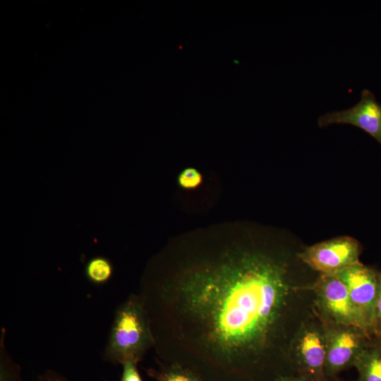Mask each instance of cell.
<instances>
[{
  "instance_id": "6da1fadb",
  "label": "cell",
  "mask_w": 381,
  "mask_h": 381,
  "mask_svg": "<svg viewBox=\"0 0 381 381\" xmlns=\"http://www.w3.org/2000/svg\"><path fill=\"white\" fill-rule=\"evenodd\" d=\"M287 291L280 258L229 242L181 261L160 298L186 348L231 364L268 344Z\"/></svg>"
},
{
  "instance_id": "7a4b0ae2",
  "label": "cell",
  "mask_w": 381,
  "mask_h": 381,
  "mask_svg": "<svg viewBox=\"0 0 381 381\" xmlns=\"http://www.w3.org/2000/svg\"><path fill=\"white\" fill-rule=\"evenodd\" d=\"M153 344L144 300L131 295L116 310L104 358L114 363L122 364L128 360L138 363Z\"/></svg>"
},
{
  "instance_id": "3957f363",
  "label": "cell",
  "mask_w": 381,
  "mask_h": 381,
  "mask_svg": "<svg viewBox=\"0 0 381 381\" xmlns=\"http://www.w3.org/2000/svg\"><path fill=\"white\" fill-rule=\"evenodd\" d=\"M333 274L345 284L361 329L365 332H373L377 272L358 262Z\"/></svg>"
},
{
  "instance_id": "277c9868",
  "label": "cell",
  "mask_w": 381,
  "mask_h": 381,
  "mask_svg": "<svg viewBox=\"0 0 381 381\" xmlns=\"http://www.w3.org/2000/svg\"><path fill=\"white\" fill-rule=\"evenodd\" d=\"M361 244L349 236L337 237L307 248L299 256L311 268L332 274L359 262Z\"/></svg>"
},
{
  "instance_id": "5b68a950",
  "label": "cell",
  "mask_w": 381,
  "mask_h": 381,
  "mask_svg": "<svg viewBox=\"0 0 381 381\" xmlns=\"http://www.w3.org/2000/svg\"><path fill=\"white\" fill-rule=\"evenodd\" d=\"M318 124L320 128L332 124L352 125L369 134L381 145V104L368 89L362 90L361 99L355 105L320 116Z\"/></svg>"
},
{
  "instance_id": "8992f818",
  "label": "cell",
  "mask_w": 381,
  "mask_h": 381,
  "mask_svg": "<svg viewBox=\"0 0 381 381\" xmlns=\"http://www.w3.org/2000/svg\"><path fill=\"white\" fill-rule=\"evenodd\" d=\"M318 289L322 306L334 321L362 330L348 290L337 276L322 274Z\"/></svg>"
},
{
  "instance_id": "52a82bcc",
  "label": "cell",
  "mask_w": 381,
  "mask_h": 381,
  "mask_svg": "<svg viewBox=\"0 0 381 381\" xmlns=\"http://www.w3.org/2000/svg\"><path fill=\"white\" fill-rule=\"evenodd\" d=\"M365 349L363 339L356 331L346 328L333 332L327 344L324 373L332 375L356 363Z\"/></svg>"
},
{
  "instance_id": "ba28073f",
  "label": "cell",
  "mask_w": 381,
  "mask_h": 381,
  "mask_svg": "<svg viewBox=\"0 0 381 381\" xmlns=\"http://www.w3.org/2000/svg\"><path fill=\"white\" fill-rule=\"evenodd\" d=\"M298 361L304 370L313 375L324 373L327 345L315 330H307L298 342Z\"/></svg>"
},
{
  "instance_id": "9c48e42d",
  "label": "cell",
  "mask_w": 381,
  "mask_h": 381,
  "mask_svg": "<svg viewBox=\"0 0 381 381\" xmlns=\"http://www.w3.org/2000/svg\"><path fill=\"white\" fill-rule=\"evenodd\" d=\"M355 365L361 381H381V346L366 347Z\"/></svg>"
},
{
  "instance_id": "30bf717a",
  "label": "cell",
  "mask_w": 381,
  "mask_h": 381,
  "mask_svg": "<svg viewBox=\"0 0 381 381\" xmlns=\"http://www.w3.org/2000/svg\"><path fill=\"white\" fill-rule=\"evenodd\" d=\"M85 272L90 281L95 284H102L111 278L113 267L108 259L97 256L87 262Z\"/></svg>"
},
{
  "instance_id": "8fae6325",
  "label": "cell",
  "mask_w": 381,
  "mask_h": 381,
  "mask_svg": "<svg viewBox=\"0 0 381 381\" xmlns=\"http://www.w3.org/2000/svg\"><path fill=\"white\" fill-rule=\"evenodd\" d=\"M1 344L0 381H23L20 367L11 358Z\"/></svg>"
},
{
  "instance_id": "7c38bea8",
  "label": "cell",
  "mask_w": 381,
  "mask_h": 381,
  "mask_svg": "<svg viewBox=\"0 0 381 381\" xmlns=\"http://www.w3.org/2000/svg\"><path fill=\"white\" fill-rule=\"evenodd\" d=\"M202 175L199 171L193 167L183 169L178 177L180 186L186 189L197 188L202 183Z\"/></svg>"
},
{
  "instance_id": "4fadbf2b",
  "label": "cell",
  "mask_w": 381,
  "mask_h": 381,
  "mask_svg": "<svg viewBox=\"0 0 381 381\" xmlns=\"http://www.w3.org/2000/svg\"><path fill=\"white\" fill-rule=\"evenodd\" d=\"M159 381H200L194 375L181 369L169 370L159 377Z\"/></svg>"
},
{
  "instance_id": "5bb4252c",
  "label": "cell",
  "mask_w": 381,
  "mask_h": 381,
  "mask_svg": "<svg viewBox=\"0 0 381 381\" xmlns=\"http://www.w3.org/2000/svg\"><path fill=\"white\" fill-rule=\"evenodd\" d=\"M121 381H143L137 369V362L128 360L122 363Z\"/></svg>"
},
{
  "instance_id": "9a60e30c",
  "label": "cell",
  "mask_w": 381,
  "mask_h": 381,
  "mask_svg": "<svg viewBox=\"0 0 381 381\" xmlns=\"http://www.w3.org/2000/svg\"><path fill=\"white\" fill-rule=\"evenodd\" d=\"M378 291L375 310L373 332L381 335V273L377 272Z\"/></svg>"
},
{
  "instance_id": "2e32d148",
  "label": "cell",
  "mask_w": 381,
  "mask_h": 381,
  "mask_svg": "<svg viewBox=\"0 0 381 381\" xmlns=\"http://www.w3.org/2000/svg\"><path fill=\"white\" fill-rule=\"evenodd\" d=\"M36 381H69L62 375L53 370H48L38 377Z\"/></svg>"
},
{
  "instance_id": "e0dca14e",
  "label": "cell",
  "mask_w": 381,
  "mask_h": 381,
  "mask_svg": "<svg viewBox=\"0 0 381 381\" xmlns=\"http://www.w3.org/2000/svg\"><path fill=\"white\" fill-rule=\"evenodd\" d=\"M277 381H314L313 380H308L305 378H299V377H283L279 379Z\"/></svg>"
}]
</instances>
